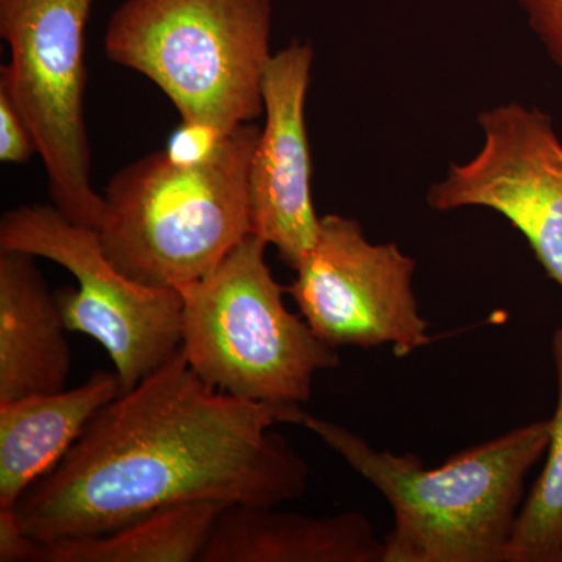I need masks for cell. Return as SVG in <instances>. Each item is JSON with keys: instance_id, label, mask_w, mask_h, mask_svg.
<instances>
[{"instance_id": "cell-1", "label": "cell", "mask_w": 562, "mask_h": 562, "mask_svg": "<svg viewBox=\"0 0 562 562\" xmlns=\"http://www.w3.org/2000/svg\"><path fill=\"white\" fill-rule=\"evenodd\" d=\"M305 414L214 390L180 349L92 417L14 516L25 535L52 546L109 535L180 503L283 505L305 494L310 468L272 428L302 425Z\"/></svg>"}, {"instance_id": "cell-2", "label": "cell", "mask_w": 562, "mask_h": 562, "mask_svg": "<svg viewBox=\"0 0 562 562\" xmlns=\"http://www.w3.org/2000/svg\"><path fill=\"white\" fill-rule=\"evenodd\" d=\"M302 425L390 503L382 562H509L525 480L550 439L532 422L427 468L417 454L376 450L349 428L306 413Z\"/></svg>"}, {"instance_id": "cell-3", "label": "cell", "mask_w": 562, "mask_h": 562, "mask_svg": "<svg viewBox=\"0 0 562 562\" xmlns=\"http://www.w3.org/2000/svg\"><path fill=\"white\" fill-rule=\"evenodd\" d=\"M260 131L239 125L202 161L151 151L117 172L99 231L109 260L139 283L176 290L214 271L251 233L249 172Z\"/></svg>"}, {"instance_id": "cell-4", "label": "cell", "mask_w": 562, "mask_h": 562, "mask_svg": "<svg viewBox=\"0 0 562 562\" xmlns=\"http://www.w3.org/2000/svg\"><path fill=\"white\" fill-rule=\"evenodd\" d=\"M272 18V0H125L103 46L154 81L181 122L227 136L265 114Z\"/></svg>"}, {"instance_id": "cell-5", "label": "cell", "mask_w": 562, "mask_h": 562, "mask_svg": "<svg viewBox=\"0 0 562 562\" xmlns=\"http://www.w3.org/2000/svg\"><path fill=\"white\" fill-rule=\"evenodd\" d=\"M269 244L246 236L214 271L177 288L183 299L181 346L188 366L214 387L243 401L301 406L316 373L341 364L302 314L284 305L266 262Z\"/></svg>"}, {"instance_id": "cell-6", "label": "cell", "mask_w": 562, "mask_h": 562, "mask_svg": "<svg viewBox=\"0 0 562 562\" xmlns=\"http://www.w3.org/2000/svg\"><path fill=\"white\" fill-rule=\"evenodd\" d=\"M95 0H0V35L11 61L7 92L31 128L52 202L69 221L101 231L105 199L91 187L85 122V32Z\"/></svg>"}, {"instance_id": "cell-7", "label": "cell", "mask_w": 562, "mask_h": 562, "mask_svg": "<svg viewBox=\"0 0 562 562\" xmlns=\"http://www.w3.org/2000/svg\"><path fill=\"white\" fill-rule=\"evenodd\" d=\"M0 250L46 258L72 273L77 288L55 292L68 331L90 336L113 361L124 392L180 350L183 299L121 272L95 228L69 221L55 205H21L0 221Z\"/></svg>"}, {"instance_id": "cell-8", "label": "cell", "mask_w": 562, "mask_h": 562, "mask_svg": "<svg viewBox=\"0 0 562 562\" xmlns=\"http://www.w3.org/2000/svg\"><path fill=\"white\" fill-rule=\"evenodd\" d=\"M294 271L288 294L328 346H391L405 358L431 342L414 294L416 261L395 243L369 241L360 222L321 217L316 243Z\"/></svg>"}, {"instance_id": "cell-9", "label": "cell", "mask_w": 562, "mask_h": 562, "mask_svg": "<svg viewBox=\"0 0 562 562\" xmlns=\"http://www.w3.org/2000/svg\"><path fill=\"white\" fill-rule=\"evenodd\" d=\"M482 149L431 184L435 211L487 209L522 233L562 290V140L549 113L519 102L479 114Z\"/></svg>"}, {"instance_id": "cell-10", "label": "cell", "mask_w": 562, "mask_h": 562, "mask_svg": "<svg viewBox=\"0 0 562 562\" xmlns=\"http://www.w3.org/2000/svg\"><path fill=\"white\" fill-rule=\"evenodd\" d=\"M313 46L294 40L272 55L262 81L265 125L249 172L251 235L297 268L319 233L313 205L312 150L305 124Z\"/></svg>"}, {"instance_id": "cell-11", "label": "cell", "mask_w": 562, "mask_h": 562, "mask_svg": "<svg viewBox=\"0 0 562 562\" xmlns=\"http://www.w3.org/2000/svg\"><path fill=\"white\" fill-rule=\"evenodd\" d=\"M35 260L0 250V405L65 391L72 371L68 328Z\"/></svg>"}, {"instance_id": "cell-12", "label": "cell", "mask_w": 562, "mask_h": 562, "mask_svg": "<svg viewBox=\"0 0 562 562\" xmlns=\"http://www.w3.org/2000/svg\"><path fill=\"white\" fill-rule=\"evenodd\" d=\"M279 506H227L199 562H382L383 541L364 514L312 517Z\"/></svg>"}, {"instance_id": "cell-13", "label": "cell", "mask_w": 562, "mask_h": 562, "mask_svg": "<svg viewBox=\"0 0 562 562\" xmlns=\"http://www.w3.org/2000/svg\"><path fill=\"white\" fill-rule=\"evenodd\" d=\"M122 392L116 372L99 371L74 390L0 405V512H14L25 491L63 460L92 417Z\"/></svg>"}, {"instance_id": "cell-14", "label": "cell", "mask_w": 562, "mask_h": 562, "mask_svg": "<svg viewBox=\"0 0 562 562\" xmlns=\"http://www.w3.org/2000/svg\"><path fill=\"white\" fill-rule=\"evenodd\" d=\"M225 508L220 502L168 506L109 535L44 546L41 562H199Z\"/></svg>"}, {"instance_id": "cell-15", "label": "cell", "mask_w": 562, "mask_h": 562, "mask_svg": "<svg viewBox=\"0 0 562 562\" xmlns=\"http://www.w3.org/2000/svg\"><path fill=\"white\" fill-rule=\"evenodd\" d=\"M558 401L547 461L525 498L509 541V562H562V328L553 333Z\"/></svg>"}, {"instance_id": "cell-16", "label": "cell", "mask_w": 562, "mask_h": 562, "mask_svg": "<svg viewBox=\"0 0 562 562\" xmlns=\"http://www.w3.org/2000/svg\"><path fill=\"white\" fill-rule=\"evenodd\" d=\"M38 154L27 122L5 91L0 90V161L25 165Z\"/></svg>"}, {"instance_id": "cell-17", "label": "cell", "mask_w": 562, "mask_h": 562, "mask_svg": "<svg viewBox=\"0 0 562 562\" xmlns=\"http://www.w3.org/2000/svg\"><path fill=\"white\" fill-rule=\"evenodd\" d=\"M528 25L562 70V0H519Z\"/></svg>"}, {"instance_id": "cell-18", "label": "cell", "mask_w": 562, "mask_h": 562, "mask_svg": "<svg viewBox=\"0 0 562 562\" xmlns=\"http://www.w3.org/2000/svg\"><path fill=\"white\" fill-rule=\"evenodd\" d=\"M222 138L213 128L206 125L188 124L181 122L180 127L173 132L169 139L168 151L173 160L181 162H195L205 160L214 149L220 146Z\"/></svg>"}, {"instance_id": "cell-19", "label": "cell", "mask_w": 562, "mask_h": 562, "mask_svg": "<svg viewBox=\"0 0 562 562\" xmlns=\"http://www.w3.org/2000/svg\"><path fill=\"white\" fill-rule=\"evenodd\" d=\"M44 543L25 535L13 512H0V562H41Z\"/></svg>"}]
</instances>
